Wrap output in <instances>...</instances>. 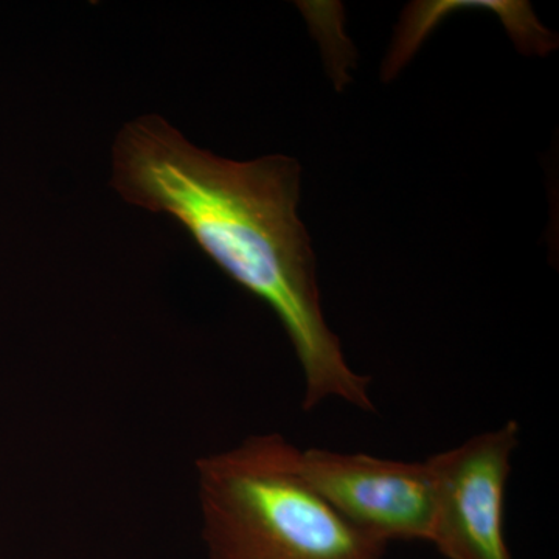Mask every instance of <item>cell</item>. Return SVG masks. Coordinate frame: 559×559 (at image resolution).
I'll return each instance as SVG.
<instances>
[{
    "instance_id": "277c9868",
    "label": "cell",
    "mask_w": 559,
    "mask_h": 559,
    "mask_svg": "<svg viewBox=\"0 0 559 559\" xmlns=\"http://www.w3.org/2000/svg\"><path fill=\"white\" fill-rule=\"evenodd\" d=\"M304 479L364 535L426 540L436 518V484L428 462H401L326 450L297 452Z\"/></svg>"
},
{
    "instance_id": "7a4b0ae2",
    "label": "cell",
    "mask_w": 559,
    "mask_h": 559,
    "mask_svg": "<svg viewBox=\"0 0 559 559\" xmlns=\"http://www.w3.org/2000/svg\"><path fill=\"white\" fill-rule=\"evenodd\" d=\"M278 433L253 436L197 463L202 538L210 559H382L301 476Z\"/></svg>"
},
{
    "instance_id": "3957f363",
    "label": "cell",
    "mask_w": 559,
    "mask_h": 559,
    "mask_svg": "<svg viewBox=\"0 0 559 559\" xmlns=\"http://www.w3.org/2000/svg\"><path fill=\"white\" fill-rule=\"evenodd\" d=\"M520 423L426 460L436 484L430 544L447 559H511L506 538V496Z\"/></svg>"
},
{
    "instance_id": "6da1fadb",
    "label": "cell",
    "mask_w": 559,
    "mask_h": 559,
    "mask_svg": "<svg viewBox=\"0 0 559 559\" xmlns=\"http://www.w3.org/2000/svg\"><path fill=\"white\" fill-rule=\"evenodd\" d=\"M110 186L128 204L175 219L224 274L275 312L304 371L305 411L336 399L374 412L370 378L352 369L323 316L314 252L297 213L296 160L226 159L164 117L143 114L117 132Z\"/></svg>"
}]
</instances>
